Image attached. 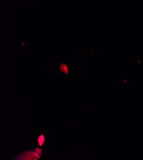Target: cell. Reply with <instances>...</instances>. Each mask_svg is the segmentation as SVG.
<instances>
[{
	"instance_id": "cell-2",
	"label": "cell",
	"mask_w": 143,
	"mask_h": 160,
	"mask_svg": "<svg viewBox=\"0 0 143 160\" xmlns=\"http://www.w3.org/2000/svg\"><path fill=\"white\" fill-rule=\"evenodd\" d=\"M38 142L39 143V146H42L43 144V143L44 142V137L43 135H41L38 139Z\"/></svg>"
},
{
	"instance_id": "cell-1",
	"label": "cell",
	"mask_w": 143,
	"mask_h": 160,
	"mask_svg": "<svg viewBox=\"0 0 143 160\" xmlns=\"http://www.w3.org/2000/svg\"><path fill=\"white\" fill-rule=\"evenodd\" d=\"M41 150L37 149L35 152H25L19 158H21L20 159H37L41 156Z\"/></svg>"
}]
</instances>
